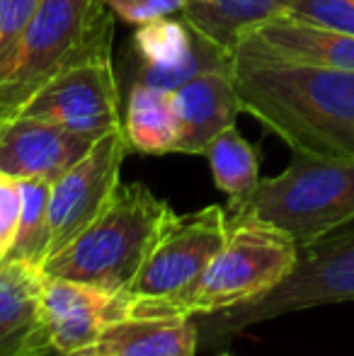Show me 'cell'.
Segmentation results:
<instances>
[{
    "mask_svg": "<svg viewBox=\"0 0 354 356\" xmlns=\"http://www.w3.org/2000/svg\"><path fill=\"white\" fill-rule=\"evenodd\" d=\"M66 356H109L104 349H99L97 344L95 347H88V349H81V352H73V354H66Z\"/></svg>",
    "mask_w": 354,
    "mask_h": 356,
    "instance_id": "obj_25",
    "label": "cell"
},
{
    "mask_svg": "<svg viewBox=\"0 0 354 356\" xmlns=\"http://www.w3.org/2000/svg\"><path fill=\"white\" fill-rule=\"evenodd\" d=\"M42 0H0V58L22 37Z\"/></svg>",
    "mask_w": 354,
    "mask_h": 356,
    "instance_id": "obj_24",
    "label": "cell"
},
{
    "mask_svg": "<svg viewBox=\"0 0 354 356\" xmlns=\"http://www.w3.org/2000/svg\"><path fill=\"white\" fill-rule=\"evenodd\" d=\"M298 245L282 228L250 213H228V233L194 286L184 313L211 315L248 303L291 274Z\"/></svg>",
    "mask_w": 354,
    "mask_h": 356,
    "instance_id": "obj_6",
    "label": "cell"
},
{
    "mask_svg": "<svg viewBox=\"0 0 354 356\" xmlns=\"http://www.w3.org/2000/svg\"><path fill=\"white\" fill-rule=\"evenodd\" d=\"M99 138L34 117L0 122V172L17 179L56 182Z\"/></svg>",
    "mask_w": 354,
    "mask_h": 356,
    "instance_id": "obj_12",
    "label": "cell"
},
{
    "mask_svg": "<svg viewBox=\"0 0 354 356\" xmlns=\"http://www.w3.org/2000/svg\"><path fill=\"white\" fill-rule=\"evenodd\" d=\"M218 356H233V354H218Z\"/></svg>",
    "mask_w": 354,
    "mask_h": 356,
    "instance_id": "obj_26",
    "label": "cell"
},
{
    "mask_svg": "<svg viewBox=\"0 0 354 356\" xmlns=\"http://www.w3.org/2000/svg\"><path fill=\"white\" fill-rule=\"evenodd\" d=\"M347 300H354V223L298 250L296 267L272 291L194 320L199 325V342L221 344L279 315Z\"/></svg>",
    "mask_w": 354,
    "mask_h": 356,
    "instance_id": "obj_5",
    "label": "cell"
},
{
    "mask_svg": "<svg viewBox=\"0 0 354 356\" xmlns=\"http://www.w3.org/2000/svg\"><path fill=\"white\" fill-rule=\"evenodd\" d=\"M228 233V209L211 204L177 216L163 225L127 296L136 308H163L184 313L194 286L218 252Z\"/></svg>",
    "mask_w": 354,
    "mask_h": 356,
    "instance_id": "obj_7",
    "label": "cell"
},
{
    "mask_svg": "<svg viewBox=\"0 0 354 356\" xmlns=\"http://www.w3.org/2000/svg\"><path fill=\"white\" fill-rule=\"evenodd\" d=\"M134 49L138 61L134 80L166 92H175L197 75L233 66L231 49L199 32L182 13L141 24L134 34Z\"/></svg>",
    "mask_w": 354,
    "mask_h": 356,
    "instance_id": "obj_10",
    "label": "cell"
},
{
    "mask_svg": "<svg viewBox=\"0 0 354 356\" xmlns=\"http://www.w3.org/2000/svg\"><path fill=\"white\" fill-rule=\"evenodd\" d=\"M204 158L209 160L216 187L228 197V213L241 211L262 179L260 150L231 127L209 143Z\"/></svg>",
    "mask_w": 354,
    "mask_h": 356,
    "instance_id": "obj_19",
    "label": "cell"
},
{
    "mask_svg": "<svg viewBox=\"0 0 354 356\" xmlns=\"http://www.w3.org/2000/svg\"><path fill=\"white\" fill-rule=\"evenodd\" d=\"M49 192L51 182L44 179H22V218H19L17 238L5 259L42 267L51 250V230H49Z\"/></svg>",
    "mask_w": 354,
    "mask_h": 356,
    "instance_id": "obj_20",
    "label": "cell"
},
{
    "mask_svg": "<svg viewBox=\"0 0 354 356\" xmlns=\"http://www.w3.org/2000/svg\"><path fill=\"white\" fill-rule=\"evenodd\" d=\"M284 15L354 37V0H293Z\"/></svg>",
    "mask_w": 354,
    "mask_h": 356,
    "instance_id": "obj_21",
    "label": "cell"
},
{
    "mask_svg": "<svg viewBox=\"0 0 354 356\" xmlns=\"http://www.w3.org/2000/svg\"><path fill=\"white\" fill-rule=\"evenodd\" d=\"M236 47L284 58V61L311 63V66L354 73L352 34L335 32V29L291 17V15H279V17L255 24L238 39Z\"/></svg>",
    "mask_w": 354,
    "mask_h": 356,
    "instance_id": "obj_13",
    "label": "cell"
},
{
    "mask_svg": "<svg viewBox=\"0 0 354 356\" xmlns=\"http://www.w3.org/2000/svg\"><path fill=\"white\" fill-rule=\"evenodd\" d=\"M233 83L246 114L291 150L354 160V73L233 49Z\"/></svg>",
    "mask_w": 354,
    "mask_h": 356,
    "instance_id": "obj_1",
    "label": "cell"
},
{
    "mask_svg": "<svg viewBox=\"0 0 354 356\" xmlns=\"http://www.w3.org/2000/svg\"><path fill=\"white\" fill-rule=\"evenodd\" d=\"M122 92L112 63V47L90 54L42 88L17 117L61 124L92 138L122 129Z\"/></svg>",
    "mask_w": 354,
    "mask_h": 356,
    "instance_id": "obj_8",
    "label": "cell"
},
{
    "mask_svg": "<svg viewBox=\"0 0 354 356\" xmlns=\"http://www.w3.org/2000/svg\"><path fill=\"white\" fill-rule=\"evenodd\" d=\"M291 3L293 0H187L182 15L199 32L233 51L248 29L284 15Z\"/></svg>",
    "mask_w": 354,
    "mask_h": 356,
    "instance_id": "obj_18",
    "label": "cell"
},
{
    "mask_svg": "<svg viewBox=\"0 0 354 356\" xmlns=\"http://www.w3.org/2000/svg\"><path fill=\"white\" fill-rule=\"evenodd\" d=\"M231 68L197 75L172 92L179 119L177 153L204 155L218 134L236 127L243 107Z\"/></svg>",
    "mask_w": 354,
    "mask_h": 356,
    "instance_id": "obj_15",
    "label": "cell"
},
{
    "mask_svg": "<svg viewBox=\"0 0 354 356\" xmlns=\"http://www.w3.org/2000/svg\"><path fill=\"white\" fill-rule=\"evenodd\" d=\"M44 269L0 262V356H42L51 349L42 310Z\"/></svg>",
    "mask_w": 354,
    "mask_h": 356,
    "instance_id": "obj_14",
    "label": "cell"
},
{
    "mask_svg": "<svg viewBox=\"0 0 354 356\" xmlns=\"http://www.w3.org/2000/svg\"><path fill=\"white\" fill-rule=\"evenodd\" d=\"M172 213L146 184H119L102 213L47 259L44 274L127 293Z\"/></svg>",
    "mask_w": 354,
    "mask_h": 356,
    "instance_id": "obj_2",
    "label": "cell"
},
{
    "mask_svg": "<svg viewBox=\"0 0 354 356\" xmlns=\"http://www.w3.org/2000/svg\"><path fill=\"white\" fill-rule=\"evenodd\" d=\"M129 155V143L122 129H114L90 148L83 160H78L68 172L51 182L49 192V230L51 250L49 257L66 248L78 233L88 228L119 189L124 158Z\"/></svg>",
    "mask_w": 354,
    "mask_h": 356,
    "instance_id": "obj_9",
    "label": "cell"
},
{
    "mask_svg": "<svg viewBox=\"0 0 354 356\" xmlns=\"http://www.w3.org/2000/svg\"><path fill=\"white\" fill-rule=\"evenodd\" d=\"M42 310L49 344L66 356L95 347L114 323L131 315L134 300L127 293L44 274Z\"/></svg>",
    "mask_w": 354,
    "mask_h": 356,
    "instance_id": "obj_11",
    "label": "cell"
},
{
    "mask_svg": "<svg viewBox=\"0 0 354 356\" xmlns=\"http://www.w3.org/2000/svg\"><path fill=\"white\" fill-rule=\"evenodd\" d=\"M236 213H250L277 225L298 248L318 243L354 223V160L291 150L287 170L260 179Z\"/></svg>",
    "mask_w": 354,
    "mask_h": 356,
    "instance_id": "obj_4",
    "label": "cell"
},
{
    "mask_svg": "<svg viewBox=\"0 0 354 356\" xmlns=\"http://www.w3.org/2000/svg\"><path fill=\"white\" fill-rule=\"evenodd\" d=\"M122 131L129 150L143 155L177 153L179 119L172 92L134 80L124 99Z\"/></svg>",
    "mask_w": 354,
    "mask_h": 356,
    "instance_id": "obj_17",
    "label": "cell"
},
{
    "mask_svg": "<svg viewBox=\"0 0 354 356\" xmlns=\"http://www.w3.org/2000/svg\"><path fill=\"white\" fill-rule=\"evenodd\" d=\"M109 356H197L194 315L163 308H136L114 323L97 342Z\"/></svg>",
    "mask_w": 354,
    "mask_h": 356,
    "instance_id": "obj_16",
    "label": "cell"
},
{
    "mask_svg": "<svg viewBox=\"0 0 354 356\" xmlns=\"http://www.w3.org/2000/svg\"><path fill=\"white\" fill-rule=\"evenodd\" d=\"M102 3L122 22L141 27V24L156 22V19L179 15L187 0H102Z\"/></svg>",
    "mask_w": 354,
    "mask_h": 356,
    "instance_id": "obj_22",
    "label": "cell"
},
{
    "mask_svg": "<svg viewBox=\"0 0 354 356\" xmlns=\"http://www.w3.org/2000/svg\"><path fill=\"white\" fill-rule=\"evenodd\" d=\"M102 0H42L22 37L0 58V122L81 58L112 47V22Z\"/></svg>",
    "mask_w": 354,
    "mask_h": 356,
    "instance_id": "obj_3",
    "label": "cell"
},
{
    "mask_svg": "<svg viewBox=\"0 0 354 356\" xmlns=\"http://www.w3.org/2000/svg\"><path fill=\"white\" fill-rule=\"evenodd\" d=\"M22 218V179L0 172V262L10 254Z\"/></svg>",
    "mask_w": 354,
    "mask_h": 356,
    "instance_id": "obj_23",
    "label": "cell"
}]
</instances>
